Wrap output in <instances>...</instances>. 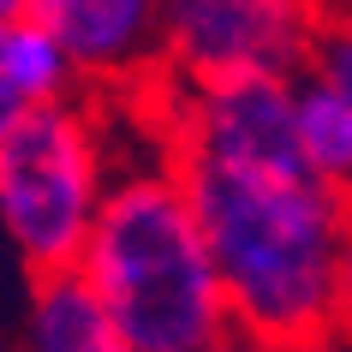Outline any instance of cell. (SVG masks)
I'll list each match as a JSON object with an SVG mask.
<instances>
[{
  "label": "cell",
  "instance_id": "9c48e42d",
  "mask_svg": "<svg viewBox=\"0 0 352 352\" xmlns=\"http://www.w3.org/2000/svg\"><path fill=\"white\" fill-rule=\"evenodd\" d=\"M6 42H12V19L0 12V144H6V131L30 113V96H24L19 78H12V54H6Z\"/></svg>",
  "mask_w": 352,
  "mask_h": 352
},
{
  "label": "cell",
  "instance_id": "7a4b0ae2",
  "mask_svg": "<svg viewBox=\"0 0 352 352\" xmlns=\"http://www.w3.org/2000/svg\"><path fill=\"white\" fill-rule=\"evenodd\" d=\"M78 275L131 352H215L239 334L197 204L167 155L113 173Z\"/></svg>",
  "mask_w": 352,
  "mask_h": 352
},
{
  "label": "cell",
  "instance_id": "ba28073f",
  "mask_svg": "<svg viewBox=\"0 0 352 352\" xmlns=\"http://www.w3.org/2000/svg\"><path fill=\"white\" fill-rule=\"evenodd\" d=\"M311 66L329 78V84H340V90H346V102H352V12H329Z\"/></svg>",
  "mask_w": 352,
  "mask_h": 352
},
{
  "label": "cell",
  "instance_id": "6da1fadb",
  "mask_svg": "<svg viewBox=\"0 0 352 352\" xmlns=\"http://www.w3.org/2000/svg\"><path fill=\"white\" fill-rule=\"evenodd\" d=\"M245 334L293 352L352 346V191L311 167H245L173 149Z\"/></svg>",
  "mask_w": 352,
  "mask_h": 352
},
{
  "label": "cell",
  "instance_id": "8992f818",
  "mask_svg": "<svg viewBox=\"0 0 352 352\" xmlns=\"http://www.w3.org/2000/svg\"><path fill=\"white\" fill-rule=\"evenodd\" d=\"M24 352H131L113 334L102 298L78 275L30 280V311H24Z\"/></svg>",
  "mask_w": 352,
  "mask_h": 352
},
{
  "label": "cell",
  "instance_id": "52a82bcc",
  "mask_svg": "<svg viewBox=\"0 0 352 352\" xmlns=\"http://www.w3.org/2000/svg\"><path fill=\"white\" fill-rule=\"evenodd\" d=\"M293 120H298V149L311 162L316 179L352 191V102L340 84L316 72H298L293 78Z\"/></svg>",
  "mask_w": 352,
  "mask_h": 352
},
{
  "label": "cell",
  "instance_id": "7c38bea8",
  "mask_svg": "<svg viewBox=\"0 0 352 352\" xmlns=\"http://www.w3.org/2000/svg\"><path fill=\"white\" fill-rule=\"evenodd\" d=\"M340 352H352V346H340Z\"/></svg>",
  "mask_w": 352,
  "mask_h": 352
},
{
  "label": "cell",
  "instance_id": "277c9868",
  "mask_svg": "<svg viewBox=\"0 0 352 352\" xmlns=\"http://www.w3.org/2000/svg\"><path fill=\"white\" fill-rule=\"evenodd\" d=\"M329 6L322 0H167V72L186 84L311 72Z\"/></svg>",
  "mask_w": 352,
  "mask_h": 352
},
{
  "label": "cell",
  "instance_id": "3957f363",
  "mask_svg": "<svg viewBox=\"0 0 352 352\" xmlns=\"http://www.w3.org/2000/svg\"><path fill=\"white\" fill-rule=\"evenodd\" d=\"M113 191L102 96H66L30 108L0 144V233L24 275H72L84 263L102 204Z\"/></svg>",
  "mask_w": 352,
  "mask_h": 352
},
{
  "label": "cell",
  "instance_id": "30bf717a",
  "mask_svg": "<svg viewBox=\"0 0 352 352\" xmlns=\"http://www.w3.org/2000/svg\"><path fill=\"white\" fill-rule=\"evenodd\" d=\"M215 352H293V346H275V340H257V334H233V340H227V346H215Z\"/></svg>",
  "mask_w": 352,
  "mask_h": 352
},
{
  "label": "cell",
  "instance_id": "8fae6325",
  "mask_svg": "<svg viewBox=\"0 0 352 352\" xmlns=\"http://www.w3.org/2000/svg\"><path fill=\"white\" fill-rule=\"evenodd\" d=\"M322 6H329V12H352V0H322Z\"/></svg>",
  "mask_w": 352,
  "mask_h": 352
},
{
  "label": "cell",
  "instance_id": "5b68a950",
  "mask_svg": "<svg viewBox=\"0 0 352 352\" xmlns=\"http://www.w3.org/2000/svg\"><path fill=\"white\" fill-rule=\"evenodd\" d=\"M24 12L66 48L90 96H126L167 66V0H24Z\"/></svg>",
  "mask_w": 352,
  "mask_h": 352
}]
</instances>
